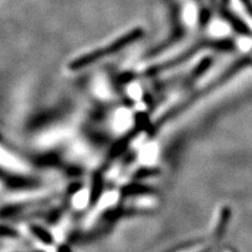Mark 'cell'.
I'll list each match as a JSON object with an SVG mask.
<instances>
[{"mask_svg":"<svg viewBox=\"0 0 252 252\" xmlns=\"http://www.w3.org/2000/svg\"><path fill=\"white\" fill-rule=\"evenodd\" d=\"M0 167L16 173H25L29 170L27 164L1 146H0Z\"/></svg>","mask_w":252,"mask_h":252,"instance_id":"obj_2","label":"cell"},{"mask_svg":"<svg viewBox=\"0 0 252 252\" xmlns=\"http://www.w3.org/2000/svg\"><path fill=\"white\" fill-rule=\"evenodd\" d=\"M90 200V191L88 189H82V190L78 191L73 198V205L77 209H82L86 205H88Z\"/></svg>","mask_w":252,"mask_h":252,"instance_id":"obj_3","label":"cell"},{"mask_svg":"<svg viewBox=\"0 0 252 252\" xmlns=\"http://www.w3.org/2000/svg\"><path fill=\"white\" fill-rule=\"evenodd\" d=\"M137 32H132V33H129L127 36H124L122 37L121 39H119V40L115 41L114 43H112L110 45H107L105 47H103V49H99V50H96L94 52L91 53V54H86V55H83L82 57L78 58L77 60H75L72 64H70V67L76 69V68H80L84 65H88L90 64V63L94 62L98 60L99 58H101L102 56H105V55L107 54H110L113 52H116L117 50L121 49L122 46H124L126 43H128L129 41H131L133 38H136L137 36Z\"/></svg>","mask_w":252,"mask_h":252,"instance_id":"obj_1","label":"cell"}]
</instances>
